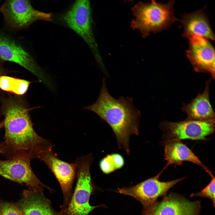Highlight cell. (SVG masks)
Segmentation results:
<instances>
[{"label": "cell", "mask_w": 215, "mask_h": 215, "mask_svg": "<svg viewBox=\"0 0 215 215\" xmlns=\"http://www.w3.org/2000/svg\"><path fill=\"white\" fill-rule=\"evenodd\" d=\"M188 39L189 47L186 56L195 71L211 74L215 79V49L210 42L202 36L192 35Z\"/></svg>", "instance_id": "cell-11"}, {"label": "cell", "mask_w": 215, "mask_h": 215, "mask_svg": "<svg viewBox=\"0 0 215 215\" xmlns=\"http://www.w3.org/2000/svg\"><path fill=\"white\" fill-rule=\"evenodd\" d=\"M4 116V141L1 154L7 159L23 154H31L36 158L40 153L53 149V144L35 131L24 107L11 103L6 108Z\"/></svg>", "instance_id": "cell-2"}, {"label": "cell", "mask_w": 215, "mask_h": 215, "mask_svg": "<svg viewBox=\"0 0 215 215\" xmlns=\"http://www.w3.org/2000/svg\"><path fill=\"white\" fill-rule=\"evenodd\" d=\"M110 155L116 170L122 168L125 164L124 160L123 157L118 153H115Z\"/></svg>", "instance_id": "cell-22"}, {"label": "cell", "mask_w": 215, "mask_h": 215, "mask_svg": "<svg viewBox=\"0 0 215 215\" xmlns=\"http://www.w3.org/2000/svg\"><path fill=\"white\" fill-rule=\"evenodd\" d=\"M93 160L92 153L77 157L75 160L76 182L75 188L66 208L58 212V215H89L99 206L89 203L90 196L95 189L90 173Z\"/></svg>", "instance_id": "cell-4"}, {"label": "cell", "mask_w": 215, "mask_h": 215, "mask_svg": "<svg viewBox=\"0 0 215 215\" xmlns=\"http://www.w3.org/2000/svg\"><path fill=\"white\" fill-rule=\"evenodd\" d=\"M0 59L21 65L46 82L44 74L31 55L16 41L0 32Z\"/></svg>", "instance_id": "cell-12"}, {"label": "cell", "mask_w": 215, "mask_h": 215, "mask_svg": "<svg viewBox=\"0 0 215 215\" xmlns=\"http://www.w3.org/2000/svg\"><path fill=\"white\" fill-rule=\"evenodd\" d=\"M30 83L27 80L10 76H0V88L18 95L26 92Z\"/></svg>", "instance_id": "cell-18"}, {"label": "cell", "mask_w": 215, "mask_h": 215, "mask_svg": "<svg viewBox=\"0 0 215 215\" xmlns=\"http://www.w3.org/2000/svg\"><path fill=\"white\" fill-rule=\"evenodd\" d=\"M165 133V141L171 140L205 139L214 131L215 119L207 120H188L179 122L165 121L160 124Z\"/></svg>", "instance_id": "cell-9"}, {"label": "cell", "mask_w": 215, "mask_h": 215, "mask_svg": "<svg viewBox=\"0 0 215 215\" xmlns=\"http://www.w3.org/2000/svg\"><path fill=\"white\" fill-rule=\"evenodd\" d=\"M180 21L183 27V37L188 39L196 35L214 41V34L208 17L202 10L184 14Z\"/></svg>", "instance_id": "cell-14"}, {"label": "cell", "mask_w": 215, "mask_h": 215, "mask_svg": "<svg viewBox=\"0 0 215 215\" xmlns=\"http://www.w3.org/2000/svg\"><path fill=\"white\" fill-rule=\"evenodd\" d=\"M164 170L153 177L134 186L118 188V191L121 194L130 196L139 201L144 209L148 208L156 202L158 198L165 195L170 188L185 178L166 182L160 181L159 179Z\"/></svg>", "instance_id": "cell-10"}, {"label": "cell", "mask_w": 215, "mask_h": 215, "mask_svg": "<svg viewBox=\"0 0 215 215\" xmlns=\"http://www.w3.org/2000/svg\"><path fill=\"white\" fill-rule=\"evenodd\" d=\"M0 11L5 22L12 28L20 29L26 27L36 21H52V14L35 9L30 1L7 0Z\"/></svg>", "instance_id": "cell-7"}, {"label": "cell", "mask_w": 215, "mask_h": 215, "mask_svg": "<svg viewBox=\"0 0 215 215\" xmlns=\"http://www.w3.org/2000/svg\"><path fill=\"white\" fill-rule=\"evenodd\" d=\"M0 215H24L17 207L12 204L0 202Z\"/></svg>", "instance_id": "cell-20"}, {"label": "cell", "mask_w": 215, "mask_h": 215, "mask_svg": "<svg viewBox=\"0 0 215 215\" xmlns=\"http://www.w3.org/2000/svg\"><path fill=\"white\" fill-rule=\"evenodd\" d=\"M200 204L179 196L169 195L144 209L143 215H198Z\"/></svg>", "instance_id": "cell-13"}, {"label": "cell", "mask_w": 215, "mask_h": 215, "mask_svg": "<svg viewBox=\"0 0 215 215\" xmlns=\"http://www.w3.org/2000/svg\"><path fill=\"white\" fill-rule=\"evenodd\" d=\"M63 19L67 25L86 42L97 61L103 67L93 34L91 8L89 1H76L65 14Z\"/></svg>", "instance_id": "cell-5"}, {"label": "cell", "mask_w": 215, "mask_h": 215, "mask_svg": "<svg viewBox=\"0 0 215 215\" xmlns=\"http://www.w3.org/2000/svg\"><path fill=\"white\" fill-rule=\"evenodd\" d=\"M34 158L31 154H23L6 160L0 159V175L14 182L25 184L35 192L44 194V188L53 191V189L43 183L33 171L30 162Z\"/></svg>", "instance_id": "cell-6"}, {"label": "cell", "mask_w": 215, "mask_h": 215, "mask_svg": "<svg viewBox=\"0 0 215 215\" xmlns=\"http://www.w3.org/2000/svg\"><path fill=\"white\" fill-rule=\"evenodd\" d=\"M4 121L0 122V130L2 127L4 126ZM3 148V143L0 142V153L2 154Z\"/></svg>", "instance_id": "cell-23"}, {"label": "cell", "mask_w": 215, "mask_h": 215, "mask_svg": "<svg viewBox=\"0 0 215 215\" xmlns=\"http://www.w3.org/2000/svg\"><path fill=\"white\" fill-rule=\"evenodd\" d=\"M174 2L171 0L163 4L153 0L150 2H138L132 8L134 18L131 28L138 30L144 37L168 28L177 20Z\"/></svg>", "instance_id": "cell-3"}, {"label": "cell", "mask_w": 215, "mask_h": 215, "mask_svg": "<svg viewBox=\"0 0 215 215\" xmlns=\"http://www.w3.org/2000/svg\"><path fill=\"white\" fill-rule=\"evenodd\" d=\"M97 101L84 109L93 112L111 127L116 137L118 148L128 155L130 153V139L139 133L140 113L133 104L132 99H116L109 93L103 79Z\"/></svg>", "instance_id": "cell-1"}, {"label": "cell", "mask_w": 215, "mask_h": 215, "mask_svg": "<svg viewBox=\"0 0 215 215\" xmlns=\"http://www.w3.org/2000/svg\"><path fill=\"white\" fill-rule=\"evenodd\" d=\"M17 207L24 215H58L44 194L31 190L24 192Z\"/></svg>", "instance_id": "cell-16"}, {"label": "cell", "mask_w": 215, "mask_h": 215, "mask_svg": "<svg viewBox=\"0 0 215 215\" xmlns=\"http://www.w3.org/2000/svg\"><path fill=\"white\" fill-rule=\"evenodd\" d=\"M211 179L208 184L201 191L191 194L190 196H202L210 199L215 205V177L211 173L209 174Z\"/></svg>", "instance_id": "cell-19"}, {"label": "cell", "mask_w": 215, "mask_h": 215, "mask_svg": "<svg viewBox=\"0 0 215 215\" xmlns=\"http://www.w3.org/2000/svg\"><path fill=\"white\" fill-rule=\"evenodd\" d=\"M36 158L43 161L53 172L59 182L63 195L61 210L68 205L73 194V185L76 176L75 163H70L59 159L53 149L39 153Z\"/></svg>", "instance_id": "cell-8"}, {"label": "cell", "mask_w": 215, "mask_h": 215, "mask_svg": "<svg viewBox=\"0 0 215 215\" xmlns=\"http://www.w3.org/2000/svg\"><path fill=\"white\" fill-rule=\"evenodd\" d=\"M164 156L167 163L166 166L173 164L180 165L184 161H188L200 166L207 173L211 171L191 150L178 140L173 139L165 142Z\"/></svg>", "instance_id": "cell-17"}, {"label": "cell", "mask_w": 215, "mask_h": 215, "mask_svg": "<svg viewBox=\"0 0 215 215\" xmlns=\"http://www.w3.org/2000/svg\"><path fill=\"white\" fill-rule=\"evenodd\" d=\"M211 79L206 82L202 93H199L190 102L183 104L181 109L187 115L188 120H207L215 119V113L209 100V85Z\"/></svg>", "instance_id": "cell-15"}, {"label": "cell", "mask_w": 215, "mask_h": 215, "mask_svg": "<svg viewBox=\"0 0 215 215\" xmlns=\"http://www.w3.org/2000/svg\"><path fill=\"white\" fill-rule=\"evenodd\" d=\"M0 73H1V70H0Z\"/></svg>", "instance_id": "cell-24"}, {"label": "cell", "mask_w": 215, "mask_h": 215, "mask_svg": "<svg viewBox=\"0 0 215 215\" xmlns=\"http://www.w3.org/2000/svg\"><path fill=\"white\" fill-rule=\"evenodd\" d=\"M99 165L101 171L105 174H108L116 170L110 154L101 159Z\"/></svg>", "instance_id": "cell-21"}]
</instances>
